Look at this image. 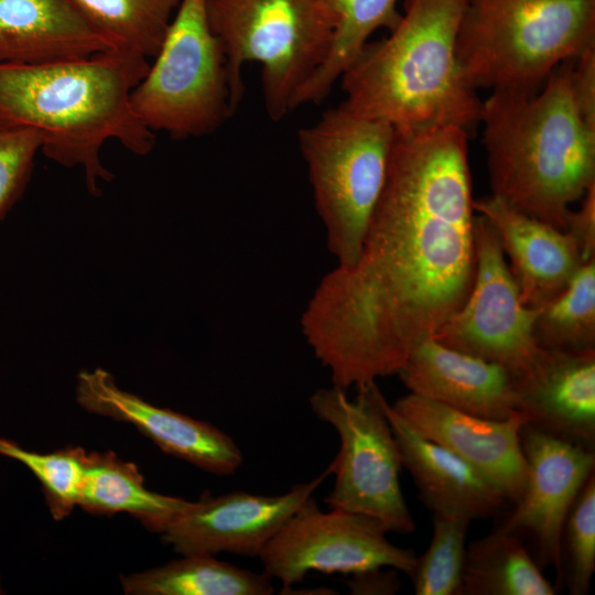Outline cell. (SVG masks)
Returning a JSON list of instances; mask_svg holds the SVG:
<instances>
[{"instance_id": "obj_1", "label": "cell", "mask_w": 595, "mask_h": 595, "mask_svg": "<svg viewBox=\"0 0 595 595\" xmlns=\"http://www.w3.org/2000/svg\"><path fill=\"white\" fill-rule=\"evenodd\" d=\"M468 137L455 127L394 128L359 256L323 277L301 317L333 386L398 374L466 300L476 271Z\"/></svg>"}, {"instance_id": "obj_2", "label": "cell", "mask_w": 595, "mask_h": 595, "mask_svg": "<svg viewBox=\"0 0 595 595\" xmlns=\"http://www.w3.org/2000/svg\"><path fill=\"white\" fill-rule=\"evenodd\" d=\"M148 58L113 47L88 56L0 64V123L35 130L41 150L64 166H82L99 194L112 174L100 161L115 139L138 155L154 147V132L136 117L130 94L149 69Z\"/></svg>"}, {"instance_id": "obj_3", "label": "cell", "mask_w": 595, "mask_h": 595, "mask_svg": "<svg viewBox=\"0 0 595 595\" xmlns=\"http://www.w3.org/2000/svg\"><path fill=\"white\" fill-rule=\"evenodd\" d=\"M574 61L536 93L493 91L480 112L493 195L561 230L595 183V133L574 102Z\"/></svg>"}, {"instance_id": "obj_4", "label": "cell", "mask_w": 595, "mask_h": 595, "mask_svg": "<svg viewBox=\"0 0 595 595\" xmlns=\"http://www.w3.org/2000/svg\"><path fill=\"white\" fill-rule=\"evenodd\" d=\"M466 3L404 0L398 25L368 42L340 76V105L397 129L455 127L469 134L480 122L483 101L457 58Z\"/></svg>"}, {"instance_id": "obj_5", "label": "cell", "mask_w": 595, "mask_h": 595, "mask_svg": "<svg viewBox=\"0 0 595 595\" xmlns=\"http://www.w3.org/2000/svg\"><path fill=\"white\" fill-rule=\"evenodd\" d=\"M593 46L595 0H467L456 52L476 90L531 94Z\"/></svg>"}, {"instance_id": "obj_6", "label": "cell", "mask_w": 595, "mask_h": 595, "mask_svg": "<svg viewBox=\"0 0 595 595\" xmlns=\"http://www.w3.org/2000/svg\"><path fill=\"white\" fill-rule=\"evenodd\" d=\"M213 33L223 45L232 116L245 93L242 65H261L266 111L272 121L326 60L338 22L335 0H206Z\"/></svg>"}, {"instance_id": "obj_7", "label": "cell", "mask_w": 595, "mask_h": 595, "mask_svg": "<svg viewBox=\"0 0 595 595\" xmlns=\"http://www.w3.org/2000/svg\"><path fill=\"white\" fill-rule=\"evenodd\" d=\"M394 127L339 105L298 132L315 209L337 266L357 260L385 186Z\"/></svg>"}, {"instance_id": "obj_8", "label": "cell", "mask_w": 595, "mask_h": 595, "mask_svg": "<svg viewBox=\"0 0 595 595\" xmlns=\"http://www.w3.org/2000/svg\"><path fill=\"white\" fill-rule=\"evenodd\" d=\"M154 58L130 94L144 127L183 140L210 134L232 117L226 56L206 0H181Z\"/></svg>"}, {"instance_id": "obj_9", "label": "cell", "mask_w": 595, "mask_h": 595, "mask_svg": "<svg viewBox=\"0 0 595 595\" xmlns=\"http://www.w3.org/2000/svg\"><path fill=\"white\" fill-rule=\"evenodd\" d=\"M354 399L332 386L310 398L314 414L331 424L339 450L328 465L335 484L325 498L331 509L377 519L388 532L410 533L415 523L400 486L398 443L386 415V398L376 381L359 385Z\"/></svg>"}, {"instance_id": "obj_10", "label": "cell", "mask_w": 595, "mask_h": 595, "mask_svg": "<svg viewBox=\"0 0 595 595\" xmlns=\"http://www.w3.org/2000/svg\"><path fill=\"white\" fill-rule=\"evenodd\" d=\"M476 271L462 304L433 338L465 354L498 364L515 379L528 375L542 348L532 327L538 309L523 304L497 232L482 215L474 225Z\"/></svg>"}, {"instance_id": "obj_11", "label": "cell", "mask_w": 595, "mask_h": 595, "mask_svg": "<svg viewBox=\"0 0 595 595\" xmlns=\"http://www.w3.org/2000/svg\"><path fill=\"white\" fill-rule=\"evenodd\" d=\"M377 519L357 512L318 508L311 496L259 554L263 571L289 591L311 571L355 574L392 567L410 575L416 561L411 549L394 545Z\"/></svg>"}, {"instance_id": "obj_12", "label": "cell", "mask_w": 595, "mask_h": 595, "mask_svg": "<svg viewBox=\"0 0 595 595\" xmlns=\"http://www.w3.org/2000/svg\"><path fill=\"white\" fill-rule=\"evenodd\" d=\"M527 464L526 483L510 516L499 528L530 533L539 564L553 566L563 576V530L567 513L594 473V450L532 424L520 431Z\"/></svg>"}, {"instance_id": "obj_13", "label": "cell", "mask_w": 595, "mask_h": 595, "mask_svg": "<svg viewBox=\"0 0 595 595\" xmlns=\"http://www.w3.org/2000/svg\"><path fill=\"white\" fill-rule=\"evenodd\" d=\"M331 475L324 473L289 491L264 496L232 491L217 497L203 496L190 501L185 510L163 532L162 540L181 555L228 552L259 556L300 506Z\"/></svg>"}, {"instance_id": "obj_14", "label": "cell", "mask_w": 595, "mask_h": 595, "mask_svg": "<svg viewBox=\"0 0 595 595\" xmlns=\"http://www.w3.org/2000/svg\"><path fill=\"white\" fill-rule=\"evenodd\" d=\"M391 408L420 435L472 465L507 500L519 499L527 476L520 431L529 420L523 413L505 420L487 419L411 392Z\"/></svg>"}, {"instance_id": "obj_15", "label": "cell", "mask_w": 595, "mask_h": 595, "mask_svg": "<svg viewBox=\"0 0 595 595\" xmlns=\"http://www.w3.org/2000/svg\"><path fill=\"white\" fill-rule=\"evenodd\" d=\"M76 400L88 412L134 425L164 453L208 473L229 476L242 464L241 451L228 434L121 390L104 369L78 375Z\"/></svg>"}, {"instance_id": "obj_16", "label": "cell", "mask_w": 595, "mask_h": 595, "mask_svg": "<svg viewBox=\"0 0 595 595\" xmlns=\"http://www.w3.org/2000/svg\"><path fill=\"white\" fill-rule=\"evenodd\" d=\"M398 375L411 393L473 415L505 420L519 413L516 379L506 368L433 337L413 348Z\"/></svg>"}, {"instance_id": "obj_17", "label": "cell", "mask_w": 595, "mask_h": 595, "mask_svg": "<svg viewBox=\"0 0 595 595\" xmlns=\"http://www.w3.org/2000/svg\"><path fill=\"white\" fill-rule=\"evenodd\" d=\"M494 227L523 304L540 309L561 293L583 264L574 239L495 195L474 199Z\"/></svg>"}, {"instance_id": "obj_18", "label": "cell", "mask_w": 595, "mask_h": 595, "mask_svg": "<svg viewBox=\"0 0 595 595\" xmlns=\"http://www.w3.org/2000/svg\"><path fill=\"white\" fill-rule=\"evenodd\" d=\"M518 411L529 424L593 448L595 348L544 349L533 369L516 379Z\"/></svg>"}, {"instance_id": "obj_19", "label": "cell", "mask_w": 595, "mask_h": 595, "mask_svg": "<svg viewBox=\"0 0 595 595\" xmlns=\"http://www.w3.org/2000/svg\"><path fill=\"white\" fill-rule=\"evenodd\" d=\"M385 411L398 443L402 466L434 516L470 520L493 516L507 501L502 491L472 465L420 435L386 401Z\"/></svg>"}, {"instance_id": "obj_20", "label": "cell", "mask_w": 595, "mask_h": 595, "mask_svg": "<svg viewBox=\"0 0 595 595\" xmlns=\"http://www.w3.org/2000/svg\"><path fill=\"white\" fill-rule=\"evenodd\" d=\"M113 46L67 0H0V64L93 55Z\"/></svg>"}, {"instance_id": "obj_21", "label": "cell", "mask_w": 595, "mask_h": 595, "mask_svg": "<svg viewBox=\"0 0 595 595\" xmlns=\"http://www.w3.org/2000/svg\"><path fill=\"white\" fill-rule=\"evenodd\" d=\"M188 504L180 497L145 488L138 467L110 451L86 454L77 506L88 512H127L148 530L163 533Z\"/></svg>"}, {"instance_id": "obj_22", "label": "cell", "mask_w": 595, "mask_h": 595, "mask_svg": "<svg viewBox=\"0 0 595 595\" xmlns=\"http://www.w3.org/2000/svg\"><path fill=\"white\" fill-rule=\"evenodd\" d=\"M129 595H270L272 577L209 554H186L164 565L121 576Z\"/></svg>"}, {"instance_id": "obj_23", "label": "cell", "mask_w": 595, "mask_h": 595, "mask_svg": "<svg viewBox=\"0 0 595 595\" xmlns=\"http://www.w3.org/2000/svg\"><path fill=\"white\" fill-rule=\"evenodd\" d=\"M518 534L501 529L466 547L457 595H553Z\"/></svg>"}, {"instance_id": "obj_24", "label": "cell", "mask_w": 595, "mask_h": 595, "mask_svg": "<svg viewBox=\"0 0 595 595\" xmlns=\"http://www.w3.org/2000/svg\"><path fill=\"white\" fill-rule=\"evenodd\" d=\"M399 0H335L338 22L329 53L301 88L293 109L305 104H320L333 85L355 61L370 35L378 29L392 31L401 20Z\"/></svg>"}, {"instance_id": "obj_25", "label": "cell", "mask_w": 595, "mask_h": 595, "mask_svg": "<svg viewBox=\"0 0 595 595\" xmlns=\"http://www.w3.org/2000/svg\"><path fill=\"white\" fill-rule=\"evenodd\" d=\"M113 47L158 53L181 0H67Z\"/></svg>"}, {"instance_id": "obj_26", "label": "cell", "mask_w": 595, "mask_h": 595, "mask_svg": "<svg viewBox=\"0 0 595 595\" xmlns=\"http://www.w3.org/2000/svg\"><path fill=\"white\" fill-rule=\"evenodd\" d=\"M532 333L544 349L595 348V259L583 263L564 290L538 309Z\"/></svg>"}, {"instance_id": "obj_27", "label": "cell", "mask_w": 595, "mask_h": 595, "mask_svg": "<svg viewBox=\"0 0 595 595\" xmlns=\"http://www.w3.org/2000/svg\"><path fill=\"white\" fill-rule=\"evenodd\" d=\"M470 521L462 516H434L431 542L409 575L416 595H457Z\"/></svg>"}, {"instance_id": "obj_28", "label": "cell", "mask_w": 595, "mask_h": 595, "mask_svg": "<svg viewBox=\"0 0 595 595\" xmlns=\"http://www.w3.org/2000/svg\"><path fill=\"white\" fill-rule=\"evenodd\" d=\"M86 454L80 447L42 454L28 451L14 441L0 436V455L20 462L33 473L42 485L55 520L64 519L77 506Z\"/></svg>"}, {"instance_id": "obj_29", "label": "cell", "mask_w": 595, "mask_h": 595, "mask_svg": "<svg viewBox=\"0 0 595 595\" xmlns=\"http://www.w3.org/2000/svg\"><path fill=\"white\" fill-rule=\"evenodd\" d=\"M566 585L571 595L588 593L595 571V475L587 478L565 520Z\"/></svg>"}, {"instance_id": "obj_30", "label": "cell", "mask_w": 595, "mask_h": 595, "mask_svg": "<svg viewBox=\"0 0 595 595\" xmlns=\"http://www.w3.org/2000/svg\"><path fill=\"white\" fill-rule=\"evenodd\" d=\"M41 145L35 130L0 123V219L21 197Z\"/></svg>"}, {"instance_id": "obj_31", "label": "cell", "mask_w": 595, "mask_h": 595, "mask_svg": "<svg viewBox=\"0 0 595 595\" xmlns=\"http://www.w3.org/2000/svg\"><path fill=\"white\" fill-rule=\"evenodd\" d=\"M571 85L577 112L586 128L595 133V46L575 58Z\"/></svg>"}, {"instance_id": "obj_32", "label": "cell", "mask_w": 595, "mask_h": 595, "mask_svg": "<svg viewBox=\"0 0 595 595\" xmlns=\"http://www.w3.org/2000/svg\"><path fill=\"white\" fill-rule=\"evenodd\" d=\"M575 241L583 263L595 259V183L581 198V206L571 210L565 230Z\"/></svg>"}, {"instance_id": "obj_33", "label": "cell", "mask_w": 595, "mask_h": 595, "mask_svg": "<svg viewBox=\"0 0 595 595\" xmlns=\"http://www.w3.org/2000/svg\"><path fill=\"white\" fill-rule=\"evenodd\" d=\"M396 569L377 567L351 574L346 581L351 594L358 595H392L396 594L401 582Z\"/></svg>"}, {"instance_id": "obj_34", "label": "cell", "mask_w": 595, "mask_h": 595, "mask_svg": "<svg viewBox=\"0 0 595 595\" xmlns=\"http://www.w3.org/2000/svg\"><path fill=\"white\" fill-rule=\"evenodd\" d=\"M0 594H3V588L1 586V581H0Z\"/></svg>"}]
</instances>
